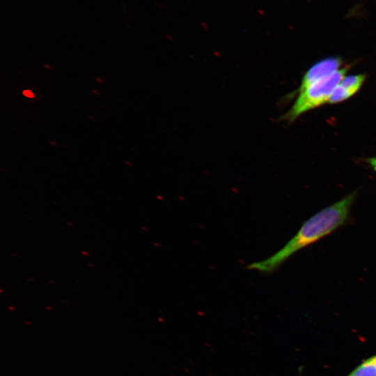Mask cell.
<instances>
[{"label":"cell","mask_w":376,"mask_h":376,"mask_svg":"<svg viewBox=\"0 0 376 376\" xmlns=\"http://www.w3.org/2000/svg\"><path fill=\"white\" fill-rule=\"evenodd\" d=\"M357 195V191H354L315 213L279 251L264 260L250 264L248 268L262 273L272 272L297 251L345 225L350 219Z\"/></svg>","instance_id":"cell-1"},{"label":"cell","mask_w":376,"mask_h":376,"mask_svg":"<svg viewBox=\"0 0 376 376\" xmlns=\"http://www.w3.org/2000/svg\"><path fill=\"white\" fill-rule=\"evenodd\" d=\"M347 71V68H340L299 92L290 109L283 115V119L292 122L304 113L327 102L332 91L343 79Z\"/></svg>","instance_id":"cell-2"},{"label":"cell","mask_w":376,"mask_h":376,"mask_svg":"<svg viewBox=\"0 0 376 376\" xmlns=\"http://www.w3.org/2000/svg\"><path fill=\"white\" fill-rule=\"evenodd\" d=\"M343 61L340 57L325 58L311 66L304 75L298 92H301L313 83L325 78L340 69Z\"/></svg>","instance_id":"cell-3"},{"label":"cell","mask_w":376,"mask_h":376,"mask_svg":"<svg viewBox=\"0 0 376 376\" xmlns=\"http://www.w3.org/2000/svg\"><path fill=\"white\" fill-rule=\"evenodd\" d=\"M366 79L363 74L347 75L334 88L332 97L336 102H340L355 94Z\"/></svg>","instance_id":"cell-4"},{"label":"cell","mask_w":376,"mask_h":376,"mask_svg":"<svg viewBox=\"0 0 376 376\" xmlns=\"http://www.w3.org/2000/svg\"><path fill=\"white\" fill-rule=\"evenodd\" d=\"M346 376H376V354L364 359Z\"/></svg>","instance_id":"cell-5"},{"label":"cell","mask_w":376,"mask_h":376,"mask_svg":"<svg viewBox=\"0 0 376 376\" xmlns=\"http://www.w3.org/2000/svg\"><path fill=\"white\" fill-rule=\"evenodd\" d=\"M365 162L368 164V165L376 171V157H369L365 159Z\"/></svg>","instance_id":"cell-6"},{"label":"cell","mask_w":376,"mask_h":376,"mask_svg":"<svg viewBox=\"0 0 376 376\" xmlns=\"http://www.w3.org/2000/svg\"><path fill=\"white\" fill-rule=\"evenodd\" d=\"M23 95L29 98L34 97V94L30 90H24L23 91Z\"/></svg>","instance_id":"cell-7"},{"label":"cell","mask_w":376,"mask_h":376,"mask_svg":"<svg viewBox=\"0 0 376 376\" xmlns=\"http://www.w3.org/2000/svg\"><path fill=\"white\" fill-rule=\"evenodd\" d=\"M81 253H82V254H84V255H86V256H89V253H88L87 252L82 251Z\"/></svg>","instance_id":"cell-8"}]
</instances>
